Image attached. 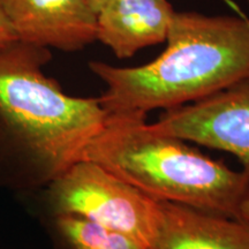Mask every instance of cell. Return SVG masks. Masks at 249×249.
Returning <instances> with one entry per match:
<instances>
[{
	"label": "cell",
	"mask_w": 249,
	"mask_h": 249,
	"mask_svg": "<svg viewBox=\"0 0 249 249\" xmlns=\"http://www.w3.org/2000/svg\"><path fill=\"white\" fill-rule=\"evenodd\" d=\"M48 48H0V186H48L81 160L107 119L99 98L73 97L42 68Z\"/></svg>",
	"instance_id": "1"
},
{
	"label": "cell",
	"mask_w": 249,
	"mask_h": 249,
	"mask_svg": "<svg viewBox=\"0 0 249 249\" xmlns=\"http://www.w3.org/2000/svg\"><path fill=\"white\" fill-rule=\"evenodd\" d=\"M163 53L138 67L92 61L107 85L99 98L107 113L147 116L198 101L249 75V18L174 13Z\"/></svg>",
	"instance_id": "2"
},
{
	"label": "cell",
	"mask_w": 249,
	"mask_h": 249,
	"mask_svg": "<svg viewBox=\"0 0 249 249\" xmlns=\"http://www.w3.org/2000/svg\"><path fill=\"white\" fill-rule=\"evenodd\" d=\"M136 113H107L81 160L93 161L156 201L239 219L249 170L234 171L186 141L161 134Z\"/></svg>",
	"instance_id": "3"
},
{
	"label": "cell",
	"mask_w": 249,
	"mask_h": 249,
	"mask_svg": "<svg viewBox=\"0 0 249 249\" xmlns=\"http://www.w3.org/2000/svg\"><path fill=\"white\" fill-rule=\"evenodd\" d=\"M46 187L48 205L54 217L85 218L123 232L148 248L157 224L160 201L101 165L81 160Z\"/></svg>",
	"instance_id": "4"
},
{
	"label": "cell",
	"mask_w": 249,
	"mask_h": 249,
	"mask_svg": "<svg viewBox=\"0 0 249 249\" xmlns=\"http://www.w3.org/2000/svg\"><path fill=\"white\" fill-rule=\"evenodd\" d=\"M157 132L234 155L249 170V75L198 101L167 108Z\"/></svg>",
	"instance_id": "5"
},
{
	"label": "cell",
	"mask_w": 249,
	"mask_h": 249,
	"mask_svg": "<svg viewBox=\"0 0 249 249\" xmlns=\"http://www.w3.org/2000/svg\"><path fill=\"white\" fill-rule=\"evenodd\" d=\"M0 12L28 44L74 52L97 40L89 0H0Z\"/></svg>",
	"instance_id": "6"
},
{
	"label": "cell",
	"mask_w": 249,
	"mask_h": 249,
	"mask_svg": "<svg viewBox=\"0 0 249 249\" xmlns=\"http://www.w3.org/2000/svg\"><path fill=\"white\" fill-rule=\"evenodd\" d=\"M147 249H249V224L160 201L157 224Z\"/></svg>",
	"instance_id": "7"
},
{
	"label": "cell",
	"mask_w": 249,
	"mask_h": 249,
	"mask_svg": "<svg viewBox=\"0 0 249 249\" xmlns=\"http://www.w3.org/2000/svg\"><path fill=\"white\" fill-rule=\"evenodd\" d=\"M176 12L169 0H113L97 12V40L117 58L166 40Z\"/></svg>",
	"instance_id": "8"
},
{
	"label": "cell",
	"mask_w": 249,
	"mask_h": 249,
	"mask_svg": "<svg viewBox=\"0 0 249 249\" xmlns=\"http://www.w3.org/2000/svg\"><path fill=\"white\" fill-rule=\"evenodd\" d=\"M54 227L65 249H144L123 232L77 216H55Z\"/></svg>",
	"instance_id": "9"
},
{
	"label": "cell",
	"mask_w": 249,
	"mask_h": 249,
	"mask_svg": "<svg viewBox=\"0 0 249 249\" xmlns=\"http://www.w3.org/2000/svg\"><path fill=\"white\" fill-rule=\"evenodd\" d=\"M18 37L12 29L11 24L7 22L4 15L0 12V48L17 40Z\"/></svg>",
	"instance_id": "10"
},
{
	"label": "cell",
	"mask_w": 249,
	"mask_h": 249,
	"mask_svg": "<svg viewBox=\"0 0 249 249\" xmlns=\"http://www.w3.org/2000/svg\"><path fill=\"white\" fill-rule=\"evenodd\" d=\"M239 220L249 224V197L241 204L240 211H239Z\"/></svg>",
	"instance_id": "11"
},
{
	"label": "cell",
	"mask_w": 249,
	"mask_h": 249,
	"mask_svg": "<svg viewBox=\"0 0 249 249\" xmlns=\"http://www.w3.org/2000/svg\"><path fill=\"white\" fill-rule=\"evenodd\" d=\"M111 1H113V0H89V4L92 7L93 11H95V13L97 14V12L103 7V6L108 4V2Z\"/></svg>",
	"instance_id": "12"
},
{
	"label": "cell",
	"mask_w": 249,
	"mask_h": 249,
	"mask_svg": "<svg viewBox=\"0 0 249 249\" xmlns=\"http://www.w3.org/2000/svg\"><path fill=\"white\" fill-rule=\"evenodd\" d=\"M247 1H248V4H249V0H247Z\"/></svg>",
	"instance_id": "13"
}]
</instances>
